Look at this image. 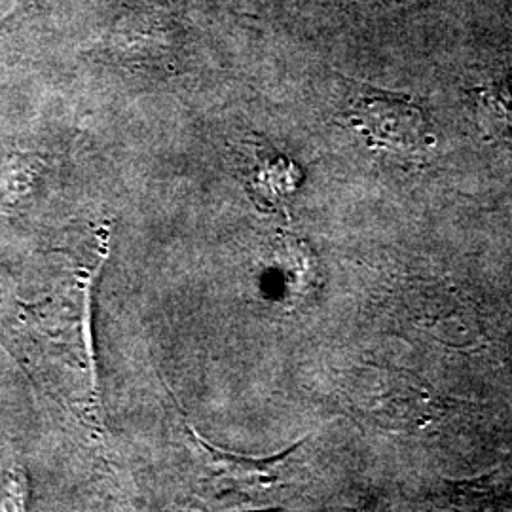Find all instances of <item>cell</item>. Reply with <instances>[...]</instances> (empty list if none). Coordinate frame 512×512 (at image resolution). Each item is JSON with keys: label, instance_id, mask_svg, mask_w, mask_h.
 <instances>
[{"label": "cell", "instance_id": "cell-5", "mask_svg": "<svg viewBox=\"0 0 512 512\" xmlns=\"http://www.w3.org/2000/svg\"><path fill=\"white\" fill-rule=\"evenodd\" d=\"M469 494L484 495L492 499H512V458L499 465L494 473L484 478L471 480L463 484Z\"/></svg>", "mask_w": 512, "mask_h": 512}, {"label": "cell", "instance_id": "cell-1", "mask_svg": "<svg viewBox=\"0 0 512 512\" xmlns=\"http://www.w3.org/2000/svg\"><path fill=\"white\" fill-rule=\"evenodd\" d=\"M348 122L368 147L403 158H418L433 143L425 110L399 93L361 90L349 105Z\"/></svg>", "mask_w": 512, "mask_h": 512}, {"label": "cell", "instance_id": "cell-4", "mask_svg": "<svg viewBox=\"0 0 512 512\" xmlns=\"http://www.w3.org/2000/svg\"><path fill=\"white\" fill-rule=\"evenodd\" d=\"M478 128L486 139H512V78H503L473 90Z\"/></svg>", "mask_w": 512, "mask_h": 512}, {"label": "cell", "instance_id": "cell-3", "mask_svg": "<svg viewBox=\"0 0 512 512\" xmlns=\"http://www.w3.org/2000/svg\"><path fill=\"white\" fill-rule=\"evenodd\" d=\"M274 266L294 296L310 294L319 283V264L310 245L289 234L277 238Z\"/></svg>", "mask_w": 512, "mask_h": 512}, {"label": "cell", "instance_id": "cell-2", "mask_svg": "<svg viewBox=\"0 0 512 512\" xmlns=\"http://www.w3.org/2000/svg\"><path fill=\"white\" fill-rule=\"evenodd\" d=\"M239 179L251 200L264 209H277L302 183V169L268 141L249 135L234 148Z\"/></svg>", "mask_w": 512, "mask_h": 512}]
</instances>
